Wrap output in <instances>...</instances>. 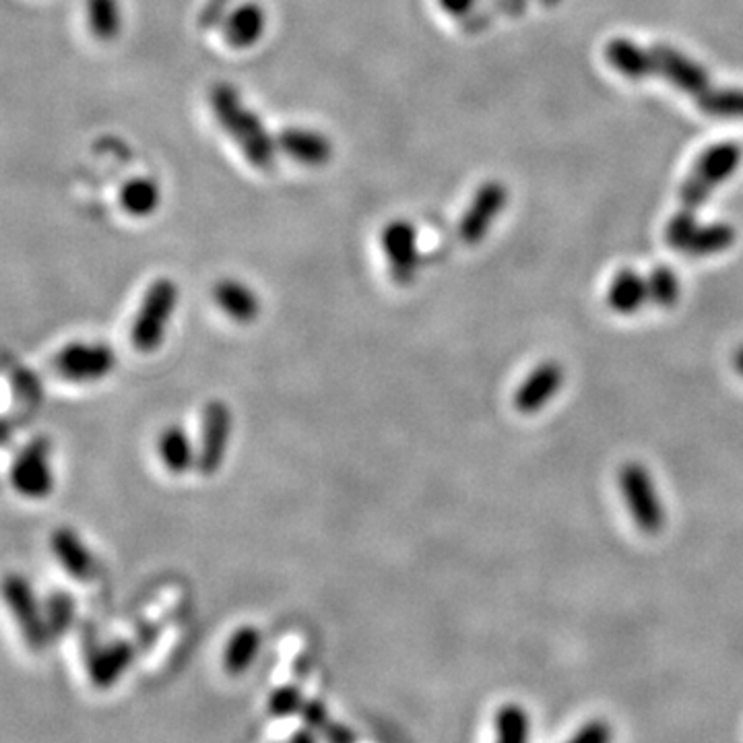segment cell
<instances>
[{
	"instance_id": "4fadbf2b",
	"label": "cell",
	"mask_w": 743,
	"mask_h": 743,
	"mask_svg": "<svg viewBox=\"0 0 743 743\" xmlns=\"http://www.w3.org/2000/svg\"><path fill=\"white\" fill-rule=\"evenodd\" d=\"M279 152L305 168H323L333 157V143L326 134L305 127H287L277 136Z\"/></svg>"
},
{
	"instance_id": "4dcf8cb0",
	"label": "cell",
	"mask_w": 743,
	"mask_h": 743,
	"mask_svg": "<svg viewBox=\"0 0 743 743\" xmlns=\"http://www.w3.org/2000/svg\"><path fill=\"white\" fill-rule=\"evenodd\" d=\"M566 743H613V727L606 719H591L580 724Z\"/></svg>"
},
{
	"instance_id": "ffe728a7",
	"label": "cell",
	"mask_w": 743,
	"mask_h": 743,
	"mask_svg": "<svg viewBox=\"0 0 743 743\" xmlns=\"http://www.w3.org/2000/svg\"><path fill=\"white\" fill-rule=\"evenodd\" d=\"M606 58L611 69L620 75L628 76L632 81L650 79V52L632 39H611L606 46Z\"/></svg>"
},
{
	"instance_id": "8fae6325",
	"label": "cell",
	"mask_w": 743,
	"mask_h": 743,
	"mask_svg": "<svg viewBox=\"0 0 743 743\" xmlns=\"http://www.w3.org/2000/svg\"><path fill=\"white\" fill-rule=\"evenodd\" d=\"M506 203H508V191L502 182L488 180L486 184H481L458 221V238L469 247L483 242L494 226L495 219L502 215Z\"/></svg>"
},
{
	"instance_id": "ac0fdd59",
	"label": "cell",
	"mask_w": 743,
	"mask_h": 743,
	"mask_svg": "<svg viewBox=\"0 0 743 743\" xmlns=\"http://www.w3.org/2000/svg\"><path fill=\"white\" fill-rule=\"evenodd\" d=\"M157 455L172 476H184L196 469V446L189 432L178 423L161 430L157 439Z\"/></svg>"
},
{
	"instance_id": "2e32d148",
	"label": "cell",
	"mask_w": 743,
	"mask_h": 743,
	"mask_svg": "<svg viewBox=\"0 0 743 743\" xmlns=\"http://www.w3.org/2000/svg\"><path fill=\"white\" fill-rule=\"evenodd\" d=\"M134 648L131 643L118 640L106 647H97L87 655V675L97 690H108L133 666Z\"/></svg>"
},
{
	"instance_id": "8992f818",
	"label": "cell",
	"mask_w": 743,
	"mask_h": 743,
	"mask_svg": "<svg viewBox=\"0 0 743 743\" xmlns=\"http://www.w3.org/2000/svg\"><path fill=\"white\" fill-rule=\"evenodd\" d=\"M9 481L13 490L25 500H46L57 488V474L52 465V446L44 439L32 440L13 460Z\"/></svg>"
},
{
	"instance_id": "5b68a950",
	"label": "cell",
	"mask_w": 743,
	"mask_h": 743,
	"mask_svg": "<svg viewBox=\"0 0 743 743\" xmlns=\"http://www.w3.org/2000/svg\"><path fill=\"white\" fill-rule=\"evenodd\" d=\"M620 490L636 527L645 535H659L666 527V504L645 465L626 463L620 469Z\"/></svg>"
},
{
	"instance_id": "484cf974",
	"label": "cell",
	"mask_w": 743,
	"mask_h": 743,
	"mask_svg": "<svg viewBox=\"0 0 743 743\" xmlns=\"http://www.w3.org/2000/svg\"><path fill=\"white\" fill-rule=\"evenodd\" d=\"M696 106L708 116L727 118V120H743V89L729 87L717 89L712 87L706 96L696 101Z\"/></svg>"
},
{
	"instance_id": "d4e9b609",
	"label": "cell",
	"mask_w": 743,
	"mask_h": 743,
	"mask_svg": "<svg viewBox=\"0 0 743 743\" xmlns=\"http://www.w3.org/2000/svg\"><path fill=\"white\" fill-rule=\"evenodd\" d=\"M87 23L99 41H112L122 29L120 0H87Z\"/></svg>"
},
{
	"instance_id": "1f68e13d",
	"label": "cell",
	"mask_w": 743,
	"mask_h": 743,
	"mask_svg": "<svg viewBox=\"0 0 743 743\" xmlns=\"http://www.w3.org/2000/svg\"><path fill=\"white\" fill-rule=\"evenodd\" d=\"M300 717H302V723H304V727L312 729L314 733H321L324 727L328 724V721H331V717H328V708H326L323 700H319V698L305 700V705L304 708H302V712H300Z\"/></svg>"
},
{
	"instance_id": "d6986e66",
	"label": "cell",
	"mask_w": 743,
	"mask_h": 743,
	"mask_svg": "<svg viewBox=\"0 0 743 743\" xmlns=\"http://www.w3.org/2000/svg\"><path fill=\"white\" fill-rule=\"evenodd\" d=\"M608 305L613 312L630 316L638 312L648 302L647 277L636 273L634 268H622L608 287Z\"/></svg>"
},
{
	"instance_id": "7402d4cb",
	"label": "cell",
	"mask_w": 743,
	"mask_h": 743,
	"mask_svg": "<svg viewBox=\"0 0 743 743\" xmlns=\"http://www.w3.org/2000/svg\"><path fill=\"white\" fill-rule=\"evenodd\" d=\"M120 205L131 217H149L161 205V189L153 178L139 176L122 187Z\"/></svg>"
},
{
	"instance_id": "d6a6232c",
	"label": "cell",
	"mask_w": 743,
	"mask_h": 743,
	"mask_svg": "<svg viewBox=\"0 0 743 743\" xmlns=\"http://www.w3.org/2000/svg\"><path fill=\"white\" fill-rule=\"evenodd\" d=\"M231 0H207L199 13V25L203 29H213L215 25H221L228 17V9Z\"/></svg>"
},
{
	"instance_id": "277c9868",
	"label": "cell",
	"mask_w": 743,
	"mask_h": 743,
	"mask_svg": "<svg viewBox=\"0 0 743 743\" xmlns=\"http://www.w3.org/2000/svg\"><path fill=\"white\" fill-rule=\"evenodd\" d=\"M2 601L11 618L15 620L23 640L32 650H44L52 640V632L48 626L46 608L39 603L36 591L21 574H7L0 585Z\"/></svg>"
},
{
	"instance_id": "52a82bcc",
	"label": "cell",
	"mask_w": 743,
	"mask_h": 743,
	"mask_svg": "<svg viewBox=\"0 0 743 743\" xmlns=\"http://www.w3.org/2000/svg\"><path fill=\"white\" fill-rule=\"evenodd\" d=\"M233 430V414L228 403L215 399L203 407L201 439L196 446V469L201 476H215L228 457L229 440Z\"/></svg>"
},
{
	"instance_id": "ba28073f",
	"label": "cell",
	"mask_w": 743,
	"mask_h": 743,
	"mask_svg": "<svg viewBox=\"0 0 743 743\" xmlns=\"http://www.w3.org/2000/svg\"><path fill=\"white\" fill-rule=\"evenodd\" d=\"M381 242L393 281L399 287L414 286L421 267L418 228L407 219H393L382 229Z\"/></svg>"
},
{
	"instance_id": "603a6c76",
	"label": "cell",
	"mask_w": 743,
	"mask_h": 743,
	"mask_svg": "<svg viewBox=\"0 0 743 743\" xmlns=\"http://www.w3.org/2000/svg\"><path fill=\"white\" fill-rule=\"evenodd\" d=\"M531 717L525 706L508 703L494 717V743H531Z\"/></svg>"
},
{
	"instance_id": "3957f363",
	"label": "cell",
	"mask_w": 743,
	"mask_h": 743,
	"mask_svg": "<svg viewBox=\"0 0 743 743\" xmlns=\"http://www.w3.org/2000/svg\"><path fill=\"white\" fill-rule=\"evenodd\" d=\"M740 161H742V149L738 143H719V145L708 147L694 164L692 172L680 191L684 209H700L712 191L735 173Z\"/></svg>"
},
{
	"instance_id": "5bb4252c",
	"label": "cell",
	"mask_w": 743,
	"mask_h": 743,
	"mask_svg": "<svg viewBox=\"0 0 743 743\" xmlns=\"http://www.w3.org/2000/svg\"><path fill=\"white\" fill-rule=\"evenodd\" d=\"M50 550L55 553L60 568L71 574L79 583H89L96 576V558L73 527H58L57 531L50 535Z\"/></svg>"
},
{
	"instance_id": "836d02e7",
	"label": "cell",
	"mask_w": 743,
	"mask_h": 743,
	"mask_svg": "<svg viewBox=\"0 0 743 743\" xmlns=\"http://www.w3.org/2000/svg\"><path fill=\"white\" fill-rule=\"evenodd\" d=\"M319 735L323 738L324 743H358V735H356V731L351 727L337 723L333 719L328 721V724L324 727Z\"/></svg>"
},
{
	"instance_id": "6da1fadb",
	"label": "cell",
	"mask_w": 743,
	"mask_h": 743,
	"mask_svg": "<svg viewBox=\"0 0 743 743\" xmlns=\"http://www.w3.org/2000/svg\"><path fill=\"white\" fill-rule=\"evenodd\" d=\"M209 106L219 127L248 161L261 172H271L279 152L277 141L268 133L261 116L248 108L240 92L229 83H215L209 92Z\"/></svg>"
},
{
	"instance_id": "7a4b0ae2",
	"label": "cell",
	"mask_w": 743,
	"mask_h": 743,
	"mask_svg": "<svg viewBox=\"0 0 743 743\" xmlns=\"http://www.w3.org/2000/svg\"><path fill=\"white\" fill-rule=\"evenodd\" d=\"M180 291L170 277L155 279L145 289L131 324V344L141 353H153L164 344L172 323Z\"/></svg>"
},
{
	"instance_id": "7c38bea8",
	"label": "cell",
	"mask_w": 743,
	"mask_h": 743,
	"mask_svg": "<svg viewBox=\"0 0 743 743\" xmlns=\"http://www.w3.org/2000/svg\"><path fill=\"white\" fill-rule=\"evenodd\" d=\"M564 379H566V374H564V368L560 363L553 362V360L539 363L534 372L516 388V409L525 416H534L537 411H541L546 405L552 403L558 391L564 386Z\"/></svg>"
},
{
	"instance_id": "83f0119b",
	"label": "cell",
	"mask_w": 743,
	"mask_h": 743,
	"mask_svg": "<svg viewBox=\"0 0 743 743\" xmlns=\"http://www.w3.org/2000/svg\"><path fill=\"white\" fill-rule=\"evenodd\" d=\"M304 705L305 698L302 690L293 686V684L275 687L267 700L268 715L275 717V719L298 717L302 712Z\"/></svg>"
},
{
	"instance_id": "f1b7e54d",
	"label": "cell",
	"mask_w": 743,
	"mask_h": 743,
	"mask_svg": "<svg viewBox=\"0 0 743 743\" xmlns=\"http://www.w3.org/2000/svg\"><path fill=\"white\" fill-rule=\"evenodd\" d=\"M46 608V618H48V626L52 632V638L62 636L64 632H69L73 622H75V601L67 595V592H55L48 601Z\"/></svg>"
},
{
	"instance_id": "e0dca14e",
	"label": "cell",
	"mask_w": 743,
	"mask_h": 743,
	"mask_svg": "<svg viewBox=\"0 0 743 743\" xmlns=\"http://www.w3.org/2000/svg\"><path fill=\"white\" fill-rule=\"evenodd\" d=\"M224 25V39L236 50H244L254 46L265 36L267 29V11L259 2H244L229 11Z\"/></svg>"
},
{
	"instance_id": "cb8c5ba5",
	"label": "cell",
	"mask_w": 743,
	"mask_h": 743,
	"mask_svg": "<svg viewBox=\"0 0 743 743\" xmlns=\"http://www.w3.org/2000/svg\"><path fill=\"white\" fill-rule=\"evenodd\" d=\"M735 240H738V231L729 224L698 226L684 252L690 256H715V254L727 252L735 244Z\"/></svg>"
},
{
	"instance_id": "74e56055",
	"label": "cell",
	"mask_w": 743,
	"mask_h": 743,
	"mask_svg": "<svg viewBox=\"0 0 743 743\" xmlns=\"http://www.w3.org/2000/svg\"><path fill=\"white\" fill-rule=\"evenodd\" d=\"M541 4H546V7H555L558 2H562V0H539Z\"/></svg>"
},
{
	"instance_id": "e575fe53",
	"label": "cell",
	"mask_w": 743,
	"mask_h": 743,
	"mask_svg": "<svg viewBox=\"0 0 743 743\" xmlns=\"http://www.w3.org/2000/svg\"><path fill=\"white\" fill-rule=\"evenodd\" d=\"M440 9L444 13H448L451 17L457 20H467L474 9H476L477 0H439Z\"/></svg>"
},
{
	"instance_id": "f546056e",
	"label": "cell",
	"mask_w": 743,
	"mask_h": 743,
	"mask_svg": "<svg viewBox=\"0 0 743 743\" xmlns=\"http://www.w3.org/2000/svg\"><path fill=\"white\" fill-rule=\"evenodd\" d=\"M698 226L700 224L696 221V211L682 209L680 213H675L669 219L668 229H666V240H668L669 247L678 250V252H684Z\"/></svg>"
},
{
	"instance_id": "9a60e30c",
	"label": "cell",
	"mask_w": 743,
	"mask_h": 743,
	"mask_svg": "<svg viewBox=\"0 0 743 743\" xmlns=\"http://www.w3.org/2000/svg\"><path fill=\"white\" fill-rule=\"evenodd\" d=\"M213 302L228 316L229 321L238 324H252L261 316V298L259 293L240 279L224 277L213 286Z\"/></svg>"
},
{
	"instance_id": "4316f807",
	"label": "cell",
	"mask_w": 743,
	"mask_h": 743,
	"mask_svg": "<svg viewBox=\"0 0 743 743\" xmlns=\"http://www.w3.org/2000/svg\"><path fill=\"white\" fill-rule=\"evenodd\" d=\"M648 302L661 305V308H673L680 302L682 286L680 277L669 267L652 268V273L647 277Z\"/></svg>"
},
{
	"instance_id": "44dd1931",
	"label": "cell",
	"mask_w": 743,
	"mask_h": 743,
	"mask_svg": "<svg viewBox=\"0 0 743 743\" xmlns=\"http://www.w3.org/2000/svg\"><path fill=\"white\" fill-rule=\"evenodd\" d=\"M263 647V634L256 626H242L229 636L224 650V668L229 675H242L254 666Z\"/></svg>"
},
{
	"instance_id": "9c48e42d",
	"label": "cell",
	"mask_w": 743,
	"mask_h": 743,
	"mask_svg": "<svg viewBox=\"0 0 743 743\" xmlns=\"http://www.w3.org/2000/svg\"><path fill=\"white\" fill-rule=\"evenodd\" d=\"M650 52V76H661L675 89L684 92L698 101L712 89V79L706 73L705 67L696 60L686 57L684 52L675 50L668 44H655L648 48Z\"/></svg>"
},
{
	"instance_id": "8d00e7d4",
	"label": "cell",
	"mask_w": 743,
	"mask_h": 743,
	"mask_svg": "<svg viewBox=\"0 0 743 743\" xmlns=\"http://www.w3.org/2000/svg\"><path fill=\"white\" fill-rule=\"evenodd\" d=\"M733 365H735V370L743 376V345L735 351V356H733Z\"/></svg>"
},
{
	"instance_id": "d590c367",
	"label": "cell",
	"mask_w": 743,
	"mask_h": 743,
	"mask_svg": "<svg viewBox=\"0 0 743 743\" xmlns=\"http://www.w3.org/2000/svg\"><path fill=\"white\" fill-rule=\"evenodd\" d=\"M316 735H319V733H314L312 729L304 727V729H300V731H296V733L291 735L289 743H319V738H316Z\"/></svg>"
},
{
	"instance_id": "30bf717a",
	"label": "cell",
	"mask_w": 743,
	"mask_h": 743,
	"mask_svg": "<svg viewBox=\"0 0 743 743\" xmlns=\"http://www.w3.org/2000/svg\"><path fill=\"white\" fill-rule=\"evenodd\" d=\"M115 349L106 344L73 341L67 344L55 356V370L69 382L89 384L104 381L116 370Z\"/></svg>"
}]
</instances>
